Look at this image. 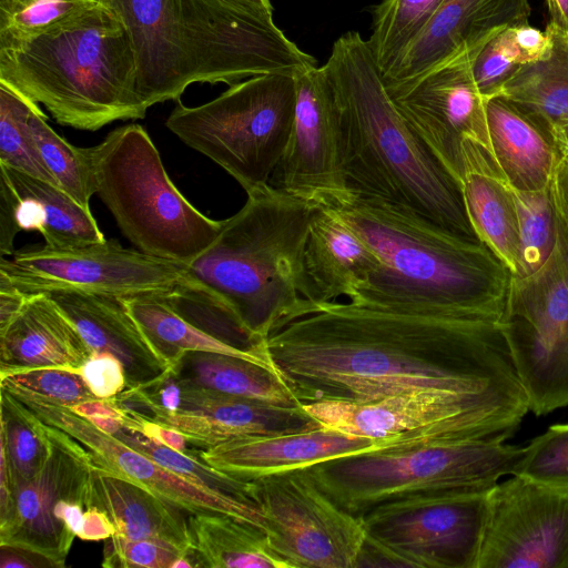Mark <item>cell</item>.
<instances>
[{"instance_id":"obj_22","label":"cell","mask_w":568,"mask_h":568,"mask_svg":"<svg viewBox=\"0 0 568 568\" xmlns=\"http://www.w3.org/2000/svg\"><path fill=\"white\" fill-rule=\"evenodd\" d=\"M381 446L382 440L356 437L321 426L302 432L236 437L200 450L199 456L224 474L253 480L308 468Z\"/></svg>"},{"instance_id":"obj_46","label":"cell","mask_w":568,"mask_h":568,"mask_svg":"<svg viewBox=\"0 0 568 568\" xmlns=\"http://www.w3.org/2000/svg\"><path fill=\"white\" fill-rule=\"evenodd\" d=\"M21 201L7 176L0 172V254L10 256L16 235L22 230L20 223Z\"/></svg>"},{"instance_id":"obj_18","label":"cell","mask_w":568,"mask_h":568,"mask_svg":"<svg viewBox=\"0 0 568 568\" xmlns=\"http://www.w3.org/2000/svg\"><path fill=\"white\" fill-rule=\"evenodd\" d=\"M303 407L324 427L374 440L456 416L483 419L510 437L529 410L527 403L448 389L407 390L367 403L325 400Z\"/></svg>"},{"instance_id":"obj_35","label":"cell","mask_w":568,"mask_h":568,"mask_svg":"<svg viewBox=\"0 0 568 568\" xmlns=\"http://www.w3.org/2000/svg\"><path fill=\"white\" fill-rule=\"evenodd\" d=\"M45 119L39 104H33L28 116V128L40 155L58 186L84 209L90 210L95 182L89 148L70 144L47 123Z\"/></svg>"},{"instance_id":"obj_14","label":"cell","mask_w":568,"mask_h":568,"mask_svg":"<svg viewBox=\"0 0 568 568\" xmlns=\"http://www.w3.org/2000/svg\"><path fill=\"white\" fill-rule=\"evenodd\" d=\"M1 387L8 389L45 424L65 432L79 442L100 468L149 489L186 514H225L267 535V523L254 501L223 495L193 483L100 429L70 407L29 390Z\"/></svg>"},{"instance_id":"obj_34","label":"cell","mask_w":568,"mask_h":568,"mask_svg":"<svg viewBox=\"0 0 568 568\" xmlns=\"http://www.w3.org/2000/svg\"><path fill=\"white\" fill-rule=\"evenodd\" d=\"M1 393L0 457L12 489L32 479L50 455L47 424L4 387Z\"/></svg>"},{"instance_id":"obj_29","label":"cell","mask_w":568,"mask_h":568,"mask_svg":"<svg viewBox=\"0 0 568 568\" xmlns=\"http://www.w3.org/2000/svg\"><path fill=\"white\" fill-rule=\"evenodd\" d=\"M21 201L22 230H37L45 245L78 247L105 240L90 210L59 186L0 164Z\"/></svg>"},{"instance_id":"obj_39","label":"cell","mask_w":568,"mask_h":568,"mask_svg":"<svg viewBox=\"0 0 568 568\" xmlns=\"http://www.w3.org/2000/svg\"><path fill=\"white\" fill-rule=\"evenodd\" d=\"M33 104L0 83V164L58 186L28 128Z\"/></svg>"},{"instance_id":"obj_15","label":"cell","mask_w":568,"mask_h":568,"mask_svg":"<svg viewBox=\"0 0 568 568\" xmlns=\"http://www.w3.org/2000/svg\"><path fill=\"white\" fill-rule=\"evenodd\" d=\"M477 568H568V489L521 476L498 483Z\"/></svg>"},{"instance_id":"obj_53","label":"cell","mask_w":568,"mask_h":568,"mask_svg":"<svg viewBox=\"0 0 568 568\" xmlns=\"http://www.w3.org/2000/svg\"><path fill=\"white\" fill-rule=\"evenodd\" d=\"M554 134L564 154H568V122L556 126Z\"/></svg>"},{"instance_id":"obj_25","label":"cell","mask_w":568,"mask_h":568,"mask_svg":"<svg viewBox=\"0 0 568 568\" xmlns=\"http://www.w3.org/2000/svg\"><path fill=\"white\" fill-rule=\"evenodd\" d=\"M307 298L320 305L352 300L381 266L373 248L329 206L314 214L304 251Z\"/></svg>"},{"instance_id":"obj_30","label":"cell","mask_w":568,"mask_h":568,"mask_svg":"<svg viewBox=\"0 0 568 568\" xmlns=\"http://www.w3.org/2000/svg\"><path fill=\"white\" fill-rule=\"evenodd\" d=\"M171 369L183 386L280 406H302L277 372L241 357L215 352L186 351Z\"/></svg>"},{"instance_id":"obj_38","label":"cell","mask_w":568,"mask_h":568,"mask_svg":"<svg viewBox=\"0 0 568 568\" xmlns=\"http://www.w3.org/2000/svg\"><path fill=\"white\" fill-rule=\"evenodd\" d=\"M112 435L202 487L239 499L254 501L248 495L250 480L239 479L213 468L203 462L199 454L181 453L142 433L128 428L123 424L119 425Z\"/></svg>"},{"instance_id":"obj_21","label":"cell","mask_w":568,"mask_h":568,"mask_svg":"<svg viewBox=\"0 0 568 568\" xmlns=\"http://www.w3.org/2000/svg\"><path fill=\"white\" fill-rule=\"evenodd\" d=\"M528 0H444L429 21L382 73L386 87L410 81L477 53L503 30L528 22Z\"/></svg>"},{"instance_id":"obj_28","label":"cell","mask_w":568,"mask_h":568,"mask_svg":"<svg viewBox=\"0 0 568 568\" xmlns=\"http://www.w3.org/2000/svg\"><path fill=\"white\" fill-rule=\"evenodd\" d=\"M90 504L109 516L115 535L162 539L192 549L184 510L97 465L91 476Z\"/></svg>"},{"instance_id":"obj_43","label":"cell","mask_w":568,"mask_h":568,"mask_svg":"<svg viewBox=\"0 0 568 568\" xmlns=\"http://www.w3.org/2000/svg\"><path fill=\"white\" fill-rule=\"evenodd\" d=\"M0 385L32 392L57 404L74 407L99 399L78 371L37 368L0 378Z\"/></svg>"},{"instance_id":"obj_17","label":"cell","mask_w":568,"mask_h":568,"mask_svg":"<svg viewBox=\"0 0 568 568\" xmlns=\"http://www.w3.org/2000/svg\"><path fill=\"white\" fill-rule=\"evenodd\" d=\"M475 54L386 87L406 122L460 182L465 173V141H476L490 151L487 99L479 92L470 69Z\"/></svg>"},{"instance_id":"obj_8","label":"cell","mask_w":568,"mask_h":568,"mask_svg":"<svg viewBox=\"0 0 568 568\" xmlns=\"http://www.w3.org/2000/svg\"><path fill=\"white\" fill-rule=\"evenodd\" d=\"M89 155L95 193L136 250L187 264L220 232L222 221L201 213L173 184L140 124L112 130Z\"/></svg>"},{"instance_id":"obj_19","label":"cell","mask_w":568,"mask_h":568,"mask_svg":"<svg viewBox=\"0 0 568 568\" xmlns=\"http://www.w3.org/2000/svg\"><path fill=\"white\" fill-rule=\"evenodd\" d=\"M50 455L41 470L13 490L10 517L0 525V545L39 551L59 568L75 535L57 518L64 501L90 504L91 476L95 464L89 452L65 432L47 424Z\"/></svg>"},{"instance_id":"obj_20","label":"cell","mask_w":568,"mask_h":568,"mask_svg":"<svg viewBox=\"0 0 568 568\" xmlns=\"http://www.w3.org/2000/svg\"><path fill=\"white\" fill-rule=\"evenodd\" d=\"M129 413L179 432L200 450L236 437L302 432L322 426L303 405L280 406L183 385L176 412L153 409L134 398Z\"/></svg>"},{"instance_id":"obj_1","label":"cell","mask_w":568,"mask_h":568,"mask_svg":"<svg viewBox=\"0 0 568 568\" xmlns=\"http://www.w3.org/2000/svg\"><path fill=\"white\" fill-rule=\"evenodd\" d=\"M266 346L302 405L417 389L528 404L498 323L336 301L274 331Z\"/></svg>"},{"instance_id":"obj_49","label":"cell","mask_w":568,"mask_h":568,"mask_svg":"<svg viewBox=\"0 0 568 568\" xmlns=\"http://www.w3.org/2000/svg\"><path fill=\"white\" fill-rule=\"evenodd\" d=\"M29 294H26L9 282L0 278V333L3 332L19 315Z\"/></svg>"},{"instance_id":"obj_4","label":"cell","mask_w":568,"mask_h":568,"mask_svg":"<svg viewBox=\"0 0 568 568\" xmlns=\"http://www.w3.org/2000/svg\"><path fill=\"white\" fill-rule=\"evenodd\" d=\"M333 209L381 260L351 302L499 323L513 274L488 246L376 197Z\"/></svg>"},{"instance_id":"obj_12","label":"cell","mask_w":568,"mask_h":568,"mask_svg":"<svg viewBox=\"0 0 568 568\" xmlns=\"http://www.w3.org/2000/svg\"><path fill=\"white\" fill-rule=\"evenodd\" d=\"M248 495L288 568H355L365 541L362 517L338 506L307 468L250 480Z\"/></svg>"},{"instance_id":"obj_9","label":"cell","mask_w":568,"mask_h":568,"mask_svg":"<svg viewBox=\"0 0 568 568\" xmlns=\"http://www.w3.org/2000/svg\"><path fill=\"white\" fill-rule=\"evenodd\" d=\"M295 103L296 77L258 74L197 106L176 101L165 125L247 194L270 184L291 135Z\"/></svg>"},{"instance_id":"obj_10","label":"cell","mask_w":568,"mask_h":568,"mask_svg":"<svg viewBox=\"0 0 568 568\" xmlns=\"http://www.w3.org/2000/svg\"><path fill=\"white\" fill-rule=\"evenodd\" d=\"M498 325L529 410L568 406V219L559 210L555 250L535 273L511 276Z\"/></svg>"},{"instance_id":"obj_41","label":"cell","mask_w":568,"mask_h":568,"mask_svg":"<svg viewBox=\"0 0 568 568\" xmlns=\"http://www.w3.org/2000/svg\"><path fill=\"white\" fill-rule=\"evenodd\" d=\"M513 476L568 489V424L550 426L524 447Z\"/></svg>"},{"instance_id":"obj_48","label":"cell","mask_w":568,"mask_h":568,"mask_svg":"<svg viewBox=\"0 0 568 568\" xmlns=\"http://www.w3.org/2000/svg\"><path fill=\"white\" fill-rule=\"evenodd\" d=\"M115 535V527L109 516L101 509L89 507L82 520L81 529L77 537L82 540H105Z\"/></svg>"},{"instance_id":"obj_42","label":"cell","mask_w":568,"mask_h":568,"mask_svg":"<svg viewBox=\"0 0 568 568\" xmlns=\"http://www.w3.org/2000/svg\"><path fill=\"white\" fill-rule=\"evenodd\" d=\"M511 27L490 39L471 60L474 81L485 99L498 95L506 83L528 63L514 39Z\"/></svg>"},{"instance_id":"obj_45","label":"cell","mask_w":568,"mask_h":568,"mask_svg":"<svg viewBox=\"0 0 568 568\" xmlns=\"http://www.w3.org/2000/svg\"><path fill=\"white\" fill-rule=\"evenodd\" d=\"M80 373L99 399L112 398L128 387L122 363L109 353L93 352L81 367Z\"/></svg>"},{"instance_id":"obj_5","label":"cell","mask_w":568,"mask_h":568,"mask_svg":"<svg viewBox=\"0 0 568 568\" xmlns=\"http://www.w3.org/2000/svg\"><path fill=\"white\" fill-rule=\"evenodd\" d=\"M212 243L186 264L185 277L225 302L244 325L265 339L314 312L307 298L304 251L321 205L271 184L247 193Z\"/></svg>"},{"instance_id":"obj_37","label":"cell","mask_w":568,"mask_h":568,"mask_svg":"<svg viewBox=\"0 0 568 568\" xmlns=\"http://www.w3.org/2000/svg\"><path fill=\"white\" fill-rule=\"evenodd\" d=\"M520 236V273L539 270L550 257L558 239V209L551 184L539 191L513 189Z\"/></svg>"},{"instance_id":"obj_47","label":"cell","mask_w":568,"mask_h":568,"mask_svg":"<svg viewBox=\"0 0 568 568\" xmlns=\"http://www.w3.org/2000/svg\"><path fill=\"white\" fill-rule=\"evenodd\" d=\"M1 568H59L48 556L30 548L0 545Z\"/></svg>"},{"instance_id":"obj_3","label":"cell","mask_w":568,"mask_h":568,"mask_svg":"<svg viewBox=\"0 0 568 568\" xmlns=\"http://www.w3.org/2000/svg\"><path fill=\"white\" fill-rule=\"evenodd\" d=\"M124 22L146 109L180 101L193 83L232 85L265 73L297 77L317 67L276 27L222 0H102Z\"/></svg>"},{"instance_id":"obj_44","label":"cell","mask_w":568,"mask_h":568,"mask_svg":"<svg viewBox=\"0 0 568 568\" xmlns=\"http://www.w3.org/2000/svg\"><path fill=\"white\" fill-rule=\"evenodd\" d=\"M185 556H194L170 541L155 538L130 539L113 535L105 539L102 566L106 568H174Z\"/></svg>"},{"instance_id":"obj_40","label":"cell","mask_w":568,"mask_h":568,"mask_svg":"<svg viewBox=\"0 0 568 568\" xmlns=\"http://www.w3.org/2000/svg\"><path fill=\"white\" fill-rule=\"evenodd\" d=\"M100 0H0V51L16 49Z\"/></svg>"},{"instance_id":"obj_13","label":"cell","mask_w":568,"mask_h":568,"mask_svg":"<svg viewBox=\"0 0 568 568\" xmlns=\"http://www.w3.org/2000/svg\"><path fill=\"white\" fill-rule=\"evenodd\" d=\"M185 270V263L106 239L69 248L26 246L0 260V278L26 294L75 292L126 297L169 290L184 277Z\"/></svg>"},{"instance_id":"obj_23","label":"cell","mask_w":568,"mask_h":568,"mask_svg":"<svg viewBox=\"0 0 568 568\" xmlns=\"http://www.w3.org/2000/svg\"><path fill=\"white\" fill-rule=\"evenodd\" d=\"M47 294L75 325L92 352L112 354L122 363L126 389L146 385L171 368L150 344L122 297L75 292Z\"/></svg>"},{"instance_id":"obj_51","label":"cell","mask_w":568,"mask_h":568,"mask_svg":"<svg viewBox=\"0 0 568 568\" xmlns=\"http://www.w3.org/2000/svg\"><path fill=\"white\" fill-rule=\"evenodd\" d=\"M549 23L568 34V0H545Z\"/></svg>"},{"instance_id":"obj_36","label":"cell","mask_w":568,"mask_h":568,"mask_svg":"<svg viewBox=\"0 0 568 568\" xmlns=\"http://www.w3.org/2000/svg\"><path fill=\"white\" fill-rule=\"evenodd\" d=\"M444 0H381L367 40L382 73L414 40Z\"/></svg>"},{"instance_id":"obj_52","label":"cell","mask_w":568,"mask_h":568,"mask_svg":"<svg viewBox=\"0 0 568 568\" xmlns=\"http://www.w3.org/2000/svg\"><path fill=\"white\" fill-rule=\"evenodd\" d=\"M237 9L264 17H273L271 0H222Z\"/></svg>"},{"instance_id":"obj_24","label":"cell","mask_w":568,"mask_h":568,"mask_svg":"<svg viewBox=\"0 0 568 568\" xmlns=\"http://www.w3.org/2000/svg\"><path fill=\"white\" fill-rule=\"evenodd\" d=\"M92 353L49 294H29L19 315L0 333V378L37 368L80 372Z\"/></svg>"},{"instance_id":"obj_7","label":"cell","mask_w":568,"mask_h":568,"mask_svg":"<svg viewBox=\"0 0 568 568\" xmlns=\"http://www.w3.org/2000/svg\"><path fill=\"white\" fill-rule=\"evenodd\" d=\"M0 83L77 130L143 119L148 111L136 94L129 31L102 0L29 42L0 51Z\"/></svg>"},{"instance_id":"obj_32","label":"cell","mask_w":568,"mask_h":568,"mask_svg":"<svg viewBox=\"0 0 568 568\" xmlns=\"http://www.w3.org/2000/svg\"><path fill=\"white\" fill-rule=\"evenodd\" d=\"M197 567L288 568L260 528L225 514H189Z\"/></svg>"},{"instance_id":"obj_27","label":"cell","mask_w":568,"mask_h":568,"mask_svg":"<svg viewBox=\"0 0 568 568\" xmlns=\"http://www.w3.org/2000/svg\"><path fill=\"white\" fill-rule=\"evenodd\" d=\"M462 181L470 222L480 239L508 267L520 273V236L513 187L503 176L491 152L480 143H464Z\"/></svg>"},{"instance_id":"obj_6","label":"cell","mask_w":568,"mask_h":568,"mask_svg":"<svg viewBox=\"0 0 568 568\" xmlns=\"http://www.w3.org/2000/svg\"><path fill=\"white\" fill-rule=\"evenodd\" d=\"M524 447L506 445L496 426L456 416L383 439L382 446L307 468L338 506L362 517L387 501L489 493L514 475Z\"/></svg>"},{"instance_id":"obj_50","label":"cell","mask_w":568,"mask_h":568,"mask_svg":"<svg viewBox=\"0 0 568 568\" xmlns=\"http://www.w3.org/2000/svg\"><path fill=\"white\" fill-rule=\"evenodd\" d=\"M551 189L558 210L568 219V154L558 164Z\"/></svg>"},{"instance_id":"obj_26","label":"cell","mask_w":568,"mask_h":568,"mask_svg":"<svg viewBox=\"0 0 568 568\" xmlns=\"http://www.w3.org/2000/svg\"><path fill=\"white\" fill-rule=\"evenodd\" d=\"M491 154L508 184L539 191L551 184L565 156L554 131L503 95L486 100Z\"/></svg>"},{"instance_id":"obj_16","label":"cell","mask_w":568,"mask_h":568,"mask_svg":"<svg viewBox=\"0 0 568 568\" xmlns=\"http://www.w3.org/2000/svg\"><path fill=\"white\" fill-rule=\"evenodd\" d=\"M270 184L321 206H338L354 195L343 169L335 93L323 65L296 77L292 131Z\"/></svg>"},{"instance_id":"obj_31","label":"cell","mask_w":568,"mask_h":568,"mask_svg":"<svg viewBox=\"0 0 568 568\" xmlns=\"http://www.w3.org/2000/svg\"><path fill=\"white\" fill-rule=\"evenodd\" d=\"M122 300L150 344L170 366L186 351H204L248 359L277 372L270 354L233 347L191 324L170 305L164 291L140 293Z\"/></svg>"},{"instance_id":"obj_33","label":"cell","mask_w":568,"mask_h":568,"mask_svg":"<svg viewBox=\"0 0 568 568\" xmlns=\"http://www.w3.org/2000/svg\"><path fill=\"white\" fill-rule=\"evenodd\" d=\"M545 31L550 39L548 54L525 64L498 95L554 131L568 122V34L549 22Z\"/></svg>"},{"instance_id":"obj_2","label":"cell","mask_w":568,"mask_h":568,"mask_svg":"<svg viewBox=\"0 0 568 568\" xmlns=\"http://www.w3.org/2000/svg\"><path fill=\"white\" fill-rule=\"evenodd\" d=\"M323 67L335 93L351 192L407 207L462 240L481 244L462 182L397 110L368 41L356 31L344 33Z\"/></svg>"},{"instance_id":"obj_11","label":"cell","mask_w":568,"mask_h":568,"mask_svg":"<svg viewBox=\"0 0 568 568\" xmlns=\"http://www.w3.org/2000/svg\"><path fill=\"white\" fill-rule=\"evenodd\" d=\"M489 493L419 495L368 510L355 568H477Z\"/></svg>"}]
</instances>
